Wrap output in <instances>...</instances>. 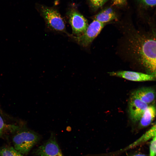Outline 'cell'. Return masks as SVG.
<instances>
[{
	"label": "cell",
	"instance_id": "cell-15",
	"mask_svg": "<svg viewBox=\"0 0 156 156\" xmlns=\"http://www.w3.org/2000/svg\"><path fill=\"white\" fill-rule=\"evenodd\" d=\"M149 156L156 155V136L153 138L150 146Z\"/></svg>",
	"mask_w": 156,
	"mask_h": 156
},
{
	"label": "cell",
	"instance_id": "cell-1",
	"mask_svg": "<svg viewBox=\"0 0 156 156\" xmlns=\"http://www.w3.org/2000/svg\"><path fill=\"white\" fill-rule=\"evenodd\" d=\"M146 29H132L127 47L133 63L156 80V25L148 22Z\"/></svg>",
	"mask_w": 156,
	"mask_h": 156
},
{
	"label": "cell",
	"instance_id": "cell-5",
	"mask_svg": "<svg viewBox=\"0 0 156 156\" xmlns=\"http://www.w3.org/2000/svg\"><path fill=\"white\" fill-rule=\"evenodd\" d=\"M68 22L72 29V34L79 36L86 31L89 25L87 19L80 13L74 9L67 13Z\"/></svg>",
	"mask_w": 156,
	"mask_h": 156
},
{
	"label": "cell",
	"instance_id": "cell-18",
	"mask_svg": "<svg viewBox=\"0 0 156 156\" xmlns=\"http://www.w3.org/2000/svg\"><path fill=\"white\" fill-rule=\"evenodd\" d=\"M151 129L152 133L156 135V124L151 128Z\"/></svg>",
	"mask_w": 156,
	"mask_h": 156
},
{
	"label": "cell",
	"instance_id": "cell-14",
	"mask_svg": "<svg viewBox=\"0 0 156 156\" xmlns=\"http://www.w3.org/2000/svg\"><path fill=\"white\" fill-rule=\"evenodd\" d=\"M108 0H89L91 7L94 10L98 9L102 6Z\"/></svg>",
	"mask_w": 156,
	"mask_h": 156
},
{
	"label": "cell",
	"instance_id": "cell-10",
	"mask_svg": "<svg viewBox=\"0 0 156 156\" xmlns=\"http://www.w3.org/2000/svg\"><path fill=\"white\" fill-rule=\"evenodd\" d=\"M156 116V107L154 105L148 106L139 120V126L144 127L149 125Z\"/></svg>",
	"mask_w": 156,
	"mask_h": 156
},
{
	"label": "cell",
	"instance_id": "cell-20",
	"mask_svg": "<svg viewBox=\"0 0 156 156\" xmlns=\"http://www.w3.org/2000/svg\"><path fill=\"white\" fill-rule=\"evenodd\" d=\"M0 114L2 115H3V113L2 112V111L0 109Z\"/></svg>",
	"mask_w": 156,
	"mask_h": 156
},
{
	"label": "cell",
	"instance_id": "cell-7",
	"mask_svg": "<svg viewBox=\"0 0 156 156\" xmlns=\"http://www.w3.org/2000/svg\"><path fill=\"white\" fill-rule=\"evenodd\" d=\"M149 105L131 95L129 103L130 118L133 122L139 121Z\"/></svg>",
	"mask_w": 156,
	"mask_h": 156
},
{
	"label": "cell",
	"instance_id": "cell-3",
	"mask_svg": "<svg viewBox=\"0 0 156 156\" xmlns=\"http://www.w3.org/2000/svg\"><path fill=\"white\" fill-rule=\"evenodd\" d=\"M40 10L48 29L53 32L65 33L67 35L69 33L66 30L64 20L57 10L42 6Z\"/></svg>",
	"mask_w": 156,
	"mask_h": 156
},
{
	"label": "cell",
	"instance_id": "cell-9",
	"mask_svg": "<svg viewBox=\"0 0 156 156\" xmlns=\"http://www.w3.org/2000/svg\"><path fill=\"white\" fill-rule=\"evenodd\" d=\"M131 95L149 105L155 100L156 92L151 87H142L134 91L131 93Z\"/></svg>",
	"mask_w": 156,
	"mask_h": 156
},
{
	"label": "cell",
	"instance_id": "cell-17",
	"mask_svg": "<svg viewBox=\"0 0 156 156\" xmlns=\"http://www.w3.org/2000/svg\"><path fill=\"white\" fill-rule=\"evenodd\" d=\"M127 0H112V5L121 6L125 5L127 3Z\"/></svg>",
	"mask_w": 156,
	"mask_h": 156
},
{
	"label": "cell",
	"instance_id": "cell-8",
	"mask_svg": "<svg viewBox=\"0 0 156 156\" xmlns=\"http://www.w3.org/2000/svg\"><path fill=\"white\" fill-rule=\"evenodd\" d=\"M111 76L117 77L135 81L156 80L152 76L144 73L130 71H119L108 73Z\"/></svg>",
	"mask_w": 156,
	"mask_h": 156
},
{
	"label": "cell",
	"instance_id": "cell-12",
	"mask_svg": "<svg viewBox=\"0 0 156 156\" xmlns=\"http://www.w3.org/2000/svg\"><path fill=\"white\" fill-rule=\"evenodd\" d=\"M18 125L6 123L0 115V138H3L16 130Z\"/></svg>",
	"mask_w": 156,
	"mask_h": 156
},
{
	"label": "cell",
	"instance_id": "cell-19",
	"mask_svg": "<svg viewBox=\"0 0 156 156\" xmlns=\"http://www.w3.org/2000/svg\"><path fill=\"white\" fill-rule=\"evenodd\" d=\"M131 156H146L143 154H136L133 155Z\"/></svg>",
	"mask_w": 156,
	"mask_h": 156
},
{
	"label": "cell",
	"instance_id": "cell-16",
	"mask_svg": "<svg viewBox=\"0 0 156 156\" xmlns=\"http://www.w3.org/2000/svg\"><path fill=\"white\" fill-rule=\"evenodd\" d=\"M145 6L148 7H153L156 6V0H140Z\"/></svg>",
	"mask_w": 156,
	"mask_h": 156
},
{
	"label": "cell",
	"instance_id": "cell-4",
	"mask_svg": "<svg viewBox=\"0 0 156 156\" xmlns=\"http://www.w3.org/2000/svg\"><path fill=\"white\" fill-rule=\"evenodd\" d=\"M105 24L94 20L88 25L85 32L79 36L68 34L67 36L72 40L83 47H88L100 33Z\"/></svg>",
	"mask_w": 156,
	"mask_h": 156
},
{
	"label": "cell",
	"instance_id": "cell-11",
	"mask_svg": "<svg viewBox=\"0 0 156 156\" xmlns=\"http://www.w3.org/2000/svg\"><path fill=\"white\" fill-rule=\"evenodd\" d=\"M94 20L105 24L117 19L116 15L111 8H106L100 11L93 17Z\"/></svg>",
	"mask_w": 156,
	"mask_h": 156
},
{
	"label": "cell",
	"instance_id": "cell-21",
	"mask_svg": "<svg viewBox=\"0 0 156 156\" xmlns=\"http://www.w3.org/2000/svg\"><path fill=\"white\" fill-rule=\"evenodd\" d=\"M59 0H56V2L57 1Z\"/></svg>",
	"mask_w": 156,
	"mask_h": 156
},
{
	"label": "cell",
	"instance_id": "cell-2",
	"mask_svg": "<svg viewBox=\"0 0 156 156\" xmlns=\"http://www.w3.org/2000/svg\"><path fill=\"white\" fill-rule=\"evenodd\" d=\"M10 135L12 146L23 156L29 153L40 138L38 133L27 128L25 125H18Z\"/></svg>",
	"mask_w": 156,
	"mask_h": 156
},
{
	"label": "cell",
	"instance_id": "cell-13",
	"mask_svg": "<svg viewBox=\"0 0 156 156\" xmlns=\"http://www.w3.org/2000/svg\"><path fill=\"white\" fill-rule=\"evenodd\" d=\"M0 156H24L11 146L5 145L0 146Z\"/></svg>",
	"mask_w": 156,
	"mask_h": 156
},
{
	"label": "cell",
	"instance_id": "cell-6",
	"mask_svg": "<svg viewBox=\"0 0 156 156\" xmlns=\"http://www.w3.org/2000/svg\"><path fill=\"white\" fill-rule=\"evenodd\" d=\"M33 153L37 156H64L53 133L46 142L34 150Z\"/></svg>",
	"mask_w": 156,
	"mask_h": 156
}]
</instances>
